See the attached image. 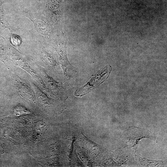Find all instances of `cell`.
I'll use <instances>...</instances> for the list:
<instances>
[{"mask_svg": "<svg viewBox=\"0 0 167 167\" xmlns=\"http://www.w3.org/2000/svg\"><path fill=\"white\" fill-rule=\"evenodd\" d=\"M111 70V66H108L98 71L85 85L76 90L75 95L81 96L96 88L108 78Z\"/></svg>", "mask_w": 167, "mask_h": 167, "instance_id": "1", "label": "cell"}, {"mask_svg": "<svg viewBox=\"0 0 167 167\" xmlns=\"http://www.w3.org/2000/svg\"><path fill=\"white\" fill-rule=\"evenodd\" d=\"M14 113L18 116L24 114H29L31 113L28 109L21 105H18L14 108Z\"/></svg>", "mask_w": 167, "mask_h": 167, "instance_id": "2", "label": "cell"}]
</instances>
